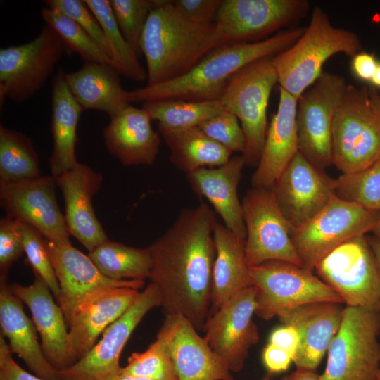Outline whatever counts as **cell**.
<instances>
[{
	"label": "cell",
	"instance_id": "cell-1",
	"mask_svg": "<svg viewBox=\"0 0 380 380\" xmlns=\"http://www.w3.org/2000/svg\"><path fill=\"white\" fill-rule=\"evenodd\" d=\"M216 222L215 213L201 202L182 211L147 247L148 279L159 289L165 315L179 314L197 330L203 329L210 310Z\"/></svg>",
	"mask_w": 380,
	"mask_h": 380
},
{
	"label": "cell",
	"instance_id": "cell-2",
	"mask_svg": "<svg viewBox=\"0 0 380 380\" xmlns=\"http://www.w3.org/2000/svg\"><path fill=\"white\" fill-rule=\"evenodd\" d=\"M304 29L281 30L260 41L222 44L209 51L185 75L128 91L129 101L218 100L234 74L253 62L274 57L287 49L301 36Z\"/></svg>",
	"mask_w": 380,
	"mask_h": 380
},
{
	"label": "cell",
	"instance_id": "cell-3",
	"mask_svg": "<svg viewBox=\"0 0 380 380\" xmlns=\"http://www.w3.org/2000/svg\"><path fill=\"white\" fill-rule=\"evenodd\" d=\"M220 44L214 24L190 21L179 13L172 1L157 0L141 40V52L147 66L146 85L185 75Z\"/></svg>",
	"mask_w": 380,
	"mask_h": 380
},
{
	"label": "cell",
	"instance_id": "cell-4",
	"mask_svg": "<svg viewBox=\"0 0 380 380\" xmlns=\"http://www.w3.org/2000/svg\"><path fill=\"white\" fill-rule=\"evenodd\" d=\"M362 47L355 32L335 27L328 14L315 6L301 36L272 57L279 87L298 99L319 77L327 60L338 53L352 58Z\"/></svg>",
	"mask_w": 380,
	"mask_h": 380
},
{
	"label": "cell",
	"instance_id": "cell-5",
	"mask_svg": "<svg viewBox=\"0 0 380 380\" xmlns=\"http://www.w3.org/2000/svg\"><path fill=\"white\" fill-rule=\"evenodd\" d=\"M332 165L342 174L380 158V94L370 86L346 85L331 129Z\"/></svg>",
	"mask_w": 380,
	"mask_h": 380
},
{
	"label": "cell",
	"instance_id": "cell-6",
	"mask_svg": "<svg viewBox=\"0 0 380 380\" xmlns=\"http://www.w3.org/2000/svg\"><path fill=\"white\" fill-rule=\"evenodd\" d=\"M278 76L272 57L243 67L228 80L220 96L224 108L236 116L245 137L242 156L246 165H258L267 131L270 96Z\"/></svg>",
	"mask_w": 380,
	"mask_h": 380
},
{
	"label": "cell",
	"instance_id": "cell-7",
	"mask_svg": "<svg viewBox=\"0 0 380 380\" xmlns=\"http://www.w3.org/2000/svg\"><path fill=\"white\" fill-rule=\"evenodd\" d=\"M380 312L346 306L327 350L320 380H376L380 369Z\"/></svg>",
	"mask_w": 380,
	"mask_h": 380
},
{
	"label": "cell",
	"instance_id": "cell-8",
	"mask_svg": "<svg viewBox=\"0 0 380 380\" xmlns=\"http://www.w3.org/2000/svg\"><path fill=\"white\" fill-rule=\"evenodd\" d=\"M249 273L255 289V314L265 320L306 304L343 303L337 292L303 266L273 260L249 267Z\"/></svg>",
	"mask_w": 380,
	"mask_h": 380
},
{
	"label": "cell",
	"instance_id": "cell-9",
	"mask_svg": "<svg viewBox=\"0 0 380 380\" xmlns=\"http://www.w3.org/2000/svg\"><path fill=\"white\" fill-rule=\"evenodd\" d=\"M380 212L334 196L315 217L291 234L303 266L313 270L325 256L347 241L372 232Z\"/></svg>",
	"mask_w": 380,
	"mask_h": 380
},
{
	"label": "cell",
	"instance_id": "cell-10",
	"mask_svg": "<svg viewBox=\"0 0 380 380\" xmlns=\"http://www.w3.org/2000/svg\"><path fill=\"white\" fill-rule=\"evenodd\" d=\"M314 270L346 306L380 312V276L366 234L343 243Z\"/></svg>",
	"mask_w": 380,
	"mask_h": 380
},
{
	"label": "cell",
	"instance_id": "cell-11",
	"mask_svg": "<svg viewBox=\"0 0 380 380\" xmlns=\"http://www.w3.org/2000/svg\"><path fill=\"white\" fill-rule=\"evenodd\" d=\"M68 49L45 25L32 41L0 49V103L6 98L23 102L46 83Z\"/></svg>",
	"mask_w": 380,
	"mask_h": 380
},
{
	"label": "cell",
	"instance_id": "cell-12",
	"mask_svg": "<svg viewBox=\"0 0 380 380\" xmlns=\"http://www.w3.org/2000/svg\"><path fill=\"white\" fill-rule=\"evenodd\" d=\"M307 0H222L214 25L221 44L260 41L305 18Z\"/></svg>",
	"mask_w": 380,
	"mask_h": 380
},
{
	"label": "cell",
	"instance_id": "cell-13",
	"mask_svg": "<svg viewBox=\"0 0 380 380\" xmlns=\"http://www.w3.org/2000/svg\"><path fill=\"white\" fill-rule=\"evenodd\" d=\"M241 205L248 267L273 260L303 266L291 239V229L272 189L253 187L245 194Z\"/></svg>",
	"mask_w": 380,
	"mask_h": 380
},
{
	"label": "cell",
	"instance_id": "cell-14",
	"mask_svg": "<svg viewBox=\"0 0 380 380\" xmlns=\"http://www.w3.org/2000/svg\"><path fill=\"white\" fill-rule=\"evenodd\" d=\"M346 85L344 77L323 71L298 100L299 152L323 170L332 165V124Z\"/></svg>",
	"mask_w": 380,
	"mask_h": 380
},
{
	"label": "cell",
	"instance_id": "cell-15",
	"mask_svg": "<svg viewBox=\"0 0 380 380\" xmlns=\"http://www.w3.org/2000/svg\"><path fill=\"white\" fill-rule=\"evenodd\" d=\"M161 303L159 289L151 282L84 356L71 367L58 371L60 380H115L121 373V353L131 334L147 312L160 307Z\"/></svg>",
	"mask_w": 380,
	"mask_h": 380
},
{
	"label": "cell",
	"instance_id": "cell-16",
	"mask_svg": "<svg viewBox=\"0 0 380 380\" xmlns=\"http://www.w3.org/2000/svg\"><path fill=\"white\" fill-rule=\"evenodd\" d=\"M334 180L298 152L272 188L291 234L336 196Z\"/></svg>",
	"mask_w": 380,
	"mask_h": 380
},
{
	"label": "cell",
	"instance_id": "cell-17",
	"mask_svg": "<svg viewBox=\"0 0 380 380\" xmlns=\"http://www.w3.org/2000/svg\"><path fill=\"white\" fill-rule=\"evenodd\" d=\"M255 307V289L251 286L208 315L203 326L205 339L231 372L242 369L250 348L259 340L258 329L253 321Z\"/></svg>",
	"mask_w": 380,
	"mask_h": 380
},
{
	"label": "cell",
	"instance_id": "cell-18",
	"mask_svg": "<svg viewBox=\"0 0 380 380\" xmlns=\"http://www.w3.org/2000/svg\"><path fill=\"white\" fill-rule=\"evenodd\" d=\"M56 184L53 176L0 184V200L8 215L32 227L46 241L68 244L70 233L57 203Z\"/></svg>",
	"mask_w": 380,
	"mask_h": 380
},
{
	"label": "cell",
	"instance_id": "cell-19",
	"mask_svg": "<svg viewBox=\"0 0 380 380\" xmlns=\"http://www.w3.org/2000/svg\"><path fill=\"white\" fill-rule=\"evenodd\" d=\"M60 292L57 301L67 324L75 308L95 293L108 288H143L144 281L114 280L106 277L89 255L70 243L56 244L45 239Z\"/></svg>",
	"mask_w": 380,
	"mask_h": 380
},
{
	"label": "cell",
	"instance_id": "cell-20",
	"mask_svg": "<svg viewBox=\"0 0 380 380\" xmlns=\"http://www.w3.org/2000/svg\"><path fill=\"white\" fill-rule=\"evenodd\" d=\"M159 331L167 344L178 380H234L225 361L179 314L165 315Z\"/></svg>",
	"mask_w": 380,
	"mask_h": 380
},
{
	"label": "cell",
	"instance_id": "cell-21",
	"mask_svg": "<svg viewBox=\"0 0 380 380\" xmlns=\"http://www.w3.org/2000/svg\"><path fill=\"white\" fill-rule=\"evenodd\" d=\"M10 291L29 308L32 321L41 338L44 355L58 371L74 365L69 331L63 312L52 296V292L38 275L29 286L8 285Z\"/></svg>",
	"mask_w": 380,
	"mask_h": 380
},
{
	"label": "cell",
	"instance_id": "cell-22",
	"mask_svg": "<svg viewBox=\"0 0 380 380\" xmlns=\"http://www.w3.org/2000/svg\"><path fill=\"white\" fill-rule=\"evenodd\" d=\"M55 178L63 194L65 207L64 217L70 234L89 252L108 241L92 204V198L103 181L101 175L89 166L78 163Z\"/></svg>",
	"mask_w": 380,
	"mask_h": 380
},
{
	"label": "cell",
	"instance_id": "cell-23",
	"mask_svg": "<svg viewBox=\"0 0 380 380\" xmlns=\"http://www.w3.org/2000/svg\"><path fill=\"white\" fill-rule=\"evenodd\" d=\"M343 308L336 303H314L291 308L278 317L298 332L299 345L293 360L296 369L315 371L340 328Z\"/></svg>",
	"mask_w": 380,
	"mask_h": 380
},
{
	"label": "cell",
	"instance_id": "cell-24",
	"mask_svg": "<svg viewBox=\"0 0 380 380\" xmlns=\"http://www.w3.org/2000/svg\"><path fill=\"white\" fill-rule=\"evenodd\" d=\"M140 291L129 287L99 291L80 303L68 322L72 353L77 362L96 343L106 329L134 303Z\"/></svg>",
	"mask_w": 380,
	"mask_h": 380
},
{
	"label": "cell",
	"instance_id": "cell-25",
	"mask_svg": "<svg viewBox=\"0 0 380 380\" xmlns=\"http://www.w3.org/2000/svg\"><path fill=\"white\" fill-rule=\"evenodd\" d=\"M277 112L272 115L257 168L251 177L253 188L272 189L299 152L296 127L298 99L279 87Z\"/></svg>",
	"mask_w": 380,
	"mask_h": 380
},
{
	"label": "cell",
	"instance_id": "cell-26",
	"mask_svg": "<svg viewBox=\"0 0 380 380\" xmlns=\"http://www.w3.org/2000/svg\"><path fill=\"white\" fill-rule=\"evenodd\" d=\"M148 112L129 105L110 118L103 131L106 148L125 165H152L160 144Z\"/></svg>",
	"mask_w": 380,
	"mask_h": 380
},
{
	"label": "cell",
	"instance_id": "cell-27",
	"mask_svg": "<svg viewBox=\"0 0 380 380\" xmlns=\"http://www.w3.org/2000/svg\"><path fill=\"white\" fill-rule=\"evenodd\" d=\"M246 165L242 156L231 158L217 167H203L187 174V179L198 195L212 204L224 226L245 239L246 229L237 188Z\"/></svg>",
	"mask_w": 380,
	"mask_h": 380
},
{
	"label": "cell",
	"instance_id": "cell-28",
	"mask_svg": "<svg viewBox=\"0 0 380 380\" xmlns=\"http://www.w3.org/2000/svg\"><path fill=\"white\" fill-rule=\"evenodd\" d=\"M22 303L10 291L6 280H1V334L8 339L11 352L21 358L35 375L45 380H60L58 370L44 354L38 341L35 325L24 312Z\"/></svg>",
	"mask_w": 380,
	"mask_h": 380
},
{
	"label": "cell",
	"instance_id": "cell-29",
	"mask_svg": "<svg viewBox=\"0 0 380 380\" xmlns=\"http://www.w3.org/2000/svg\"><path fill=\"white\" fill-rule=\"evenodd\" d=\"M213 238L216 254L213 269L210 315L234 295L253 286L246 261L245 239L217 222L213 228Z\"/></svg>",
	"mask_w": 380,
	"mask_h": 380
},
{
	"label": "cell",
	"instance_id": "cell-30",
	"mask_svg": "<svg viewBox=\"0 0 380 380\" xmlns=\"http://www.w3.org/2000/svg\"><path fill=\"white\" fill-rule=\"evenodd\" d=\"M120 73L112 66L85 61L72 72H65L67 84L83 110L105 112L110 118L130 105L128 91L120 83Z\"/></svg>",
	"mask_w": 380,
	"mask_h": 380
},
{
	"label": "cell",
	"instance_id": "cell-31",
	"mask_svg": "<svg viewBox=\"0 0 380 380\" xmlns=\"http://www.w3.org/2000/svg\"><path fill=\"white\" fill-rule=\"evenodd\" d=\"M63 70L59 69L52 81L53 150L49 166L54 177L78 163L75 154L77 129L83 108L70 91Z\"/></svg>",
	"mask_w": 380,
	"mask_h": 380
},
{
	"label": "cell",
	"instance_id": "cell-32",
	"mask_svg": "<svg viewBox=\"0 0 380 380\" xmlns=\"http://www.w3.org/2000/svg\"><path fill=\"white\" fill-rule=\"evenodd\" d=\"M170 150V160L186 174L197 169L221 166L232 152L207 136L198 127L172 129L158 125Z\"/></svg>",
	"mask_w": 380,
	"mask_h": 380
},
{
	"label": "cell",
	"instance_id": "cell-33",
	"mask_svg": "<svg viewBox=\"0 0 380 380\" xmlns=\"http://www.w3.org/2000/svg\"><path fill=\"white\" fill-rule=\"evenodd\" d=\"M89 256L110 279L144 281L149 277L151 258L147 248H134L108 240L89 252Z\"/></svg>",
	"mask_w": 380,
	"mask_h": 380
},
{
	"label": "cell",
	"instance_id": "cell-34",
	"mask_svg": "<svg viewBox=\"0 0 380 380\" xmlns=\"http://www.w3.org/2000/svg\"><path fill=\"white\" fill-rule=\"evenodd\" d=\"M40 177L38 155L21 132L0 126V184Z\"/></svg>",
	"mask_w": 380,
	"mask_h": 380
},
{
	"label": "cell",
	"instance_id": "cell-35",
	"mask_svg": "<svg viewBox=\"0 0 380 380\" xmlns=\"http://www.w3.org/2000/svg\"><path fill=\"white\" fill-rule=\"evenodd\" d=\"M151 120L172 129L198 127L225 108L220 99L212 101L158 100L143 103Z\"/></svg>",
	"mask_w": 380,
	"mask_h": 380
},
{
	"label": "cell",
	"instance_id": "cell-36",
	"mask_svg": "<svg viewBox=\"0 0 380 380\" xmlns=\"http://www.w3.org/2000/svg\"><path fill=\"white\" fill-rule=\"evenodd\" d=\"M95 15L110 45L115 70L120 75L136 82L148 79L147 72L124 38L108 0H84Z\"/></svg>",
	"mask_w": 380,
	"mask_h": 380
},
{
	"label": "cell",
	"instance_id": "cell-37",
	"mask_svg": "<svg viewBox=\"0 0 380 380\" xmlns=\"http://www.w3.org/2000/svg\"><path fill=\"white\" fill-rule=\"evenodd\" d=\"M41 15L51 27L70 52H75L85 61L108 65L115 69L114 61L94 39L72 18L58 9L44 7Z\"/></svg>",
	"mask_w": 380,
	"mask_h": 380
},
{
	"label": "cell",
	"instance_id": "cell-38",
	"mask_svg": "<svg viewBox=\"0 0 380 380\" xmlns=\"http://www.w3.org/2000/svg\"><path fill=\"white\" fill-rule=\"evenodd\" d=\"M338 198L380 212V158L367 167L334 180Z\"/></svg>",
	"mask_w": 380,
	"mask_h": 380
},
{
	"label": "cell",
	"instance_id": "cell-39",
	"mask_svg": "<svg viewBox=\"0 0 380 380\" xmlns=\"http://www.w3.org/2000/svg\"><path fill=\"white\" fill-rule=\"evenodd\" d=\"M120 374L153 380H178L167 344L160 332L145 351L132 353Z\"/></svg>",
	"mask_w": 380,
	"mask_h": 380
},
{
	"label": "cell",
	"instance_id": "cell-40",
	"mask_svg": "<svg viewBox=\"0 0 380 380\" xmlns=\"http://www.w3.org/2000/svg\"><path fill=\"white\" fill-rule=\"evenodd\" d=\"M157 0H110L118 27L131 49L138 55L149 14Z\"/></svg>",
	"mask_w": 380,
	"mask_h": 380
},
{
	"label": "cell",
	"instance_id": "cell-41",
	"mask_svg": "<svg viewBox=\"0 0 380 380\" xmlns=\"http://www.w3.org/2000/svg\"><path fill=\"white\" fill-rule=\"evenodd\" d=\"M24 252L35 274L39 276L46 284L57 299L60 288L56 272L49 254L45 240L34 228L20 222Z\"/></svg>",
	"mask_w": 380,
	"mask_h": 380
},
{
	"label": "cell",
	"instance_id": "cell-42",
	"mask_svg": "<svg viewBox=\"0 0 380 380\" xmlns=\"http://www.w3.org/2000/svg\"><path fill=\"white\" fill-rule=\"evenodd\" d=\"M207 136L231 152L243 153L245 137L239 120L224 109L198 126Z\"/></svg>",
	"mask_w": 380,
	"mask_h": 380
},
{
	"label": "cell",
	"instance_id": "cell-43",
	"mask_svg": "<svg viewBox=\"0 0 380 380\" xmlns=\"http://www.w3.org/2000/svg\"><path fill=\"white\" fill-rule=\"evenodd\" d=\"M44 2L46 7L58 9L76 22L113 61L101 24L84 0H46Z\"/></svg>",
	"mask_w": 380,
	"mask_h": 380
},
{
	"label": "cell",
	"instance_id": "cell-44",
	"mask_svg": "<svg viewBox=\"0 0 380 380\" xmlns=\"http://www.w3.org/2000/svg\"><path fill=\"white\" fill-rule=\"evenodd\" d=\"M24 252L19 221L9 215L0 221L1 280H6L11 265Z\"/></svg>",
	"mask_w": 380,
	"mask_h": 380
},
{
	"label": "cell",
	"instance_id": "cell-45",
	"mask_svg": "<svg viewBox=\"0 0 380 380\" xmlns=\"http://www.w3.org/2000/svg\"><path fill=\"white\" fill-rule=\"evenodd\" d=\"M222 0H173L175 8L184 17L200 25L214 24Z\"/></svg>",
	"mask_w": 380,
	"mask_h": 380
},
{
	"label": "cell",
	"instance_id": "cell-46",
	"mask_svg": "<svg viewBox=\"0 0 380 380\" xmlns=\"http://www.w3.org/2000/svg\"><path fill=\"white\" fill-rule=\"evenodd\" d=\"M4 336H0V380H45L23 369L13 358Z\"/></svg>",
	"mask_w": 380,
	"mask_h": 380
},
{
	"label": "cell",
	"instance_id": "cell-47",
	"mask_svg": "<svg viewBox=\"0 0 380 380\" xmlns=\"http://www.w3.org/2000/svg\"><path fill=\"white\" fill-rule=\"evenodd\" d=\"M268 343L286 351L293 360L299 345L298 332L293 327L283 325L272 332Z\"/></svg>",
	"mask_w": 380,
	"mask_h": 380
},
{
	"label": "cell",
	"instance_id": "cell-48",
	"mask_svg": "<svg viewBox=\"0 0 380 380\" xmlns=\"http://www.w3.org/2000/svg\"><path fill=\"white\" fill-rule=\"evenodd\" d=\"M378 64L374 54L361 51L352 57L350 68L355 77L370 82Z\"/></svg>",
	"mask_w": 380,
	"mask_h": 380
},
{
	"label": "cell",
	"instance_id": "cell-49",
	"mask_svg": "<svg viewBox=\"0 0 380 380\" xmlns=\"http://www.w3.org/2000/svg\"><path fill=\"white\" fill-rule=\"evenodd\" d=\"M262 362L270 372L279 373L289 369L293 357L286 351L268 343L262 351Z\"/></svg>",
	"mask_w": 380,
	"mask_h": 380
},
{
	"label": "cell",
	"instance_id": "cell-50",
	"mask_svg": "<svg viewBox=\"0 0 380 380\" xmlns=\"http://www.w3.org/2000/svg\"><path fill=\"white\" fill-rule=\"evenodd\" d=\"M289 376V380H320L319 375L315 371L296 369Z\"/></svg>",
	"mask_w": 380,
	"mask_h": 380
},
{
	"label": "cell",
	"instance_id": "cell-51",
	"mask_svg": "<svg viewBox=\"0 0 380 380\" xmlns=\"http://www.w3.org/2000/svg\"><path fill=\"white\" fill-rule=\"evenodd\" d=\"M368 241L372 250L376 264L380 276V240L375 236H367Z\"/></svg>",
	"mask_w": 380,
	"mask_h": 380
},
{
	"label": "cell",
	"instance_id": "cell-52",
	"mask_svg": "<svg viewBox=\"0 0 380 380\" xmlns=\"http://www.w3.org/2000/svg\"><path fill=\"white\" fill-rule=\"evenodd\" d=\"M369 83L375 89H380V62Z\"/></svg>",
	"mask_w": 380,
	"mask_h": 380
},
{
	"label": "cell",
	"instance_id": "cell-53",
	"mask_svg": "<svg viewBox=\"0 0 380 380\" xmlns=\"http://www.w3.org/2000/svg\"><path fill=\"white\" fill-rule=\"evenodd\" d=\"M115 380H153V379L142 377V376H134V375L120 374V375Z\"/></svg>",
	"mask_w": 380,
	"mask_h": 380
},
{
	"label": "cell",
	"instance_id": "cell-54",
	"mask_svg": "<svg viewBox=\"0 0 380 380\" xmlns=\"http://www.w3.org/2000/svg\"><path fill=\"white\" fill-rule=\"evenodd\" d=\"M372 232L374 234V236L380 240V220L372 229Z\"/></svg>",
	"mask_w": 380,
	"mask_h": 380
},
{
	"label": "cell",
	"instance_id": "cell-55",
	"mask_svg": "<svg viewBox=\"0 0 380 380\" xmlns=\"http://www.w3.org/2000/svg\"><path fill=\"white\" fill-rule=\"evenodd\" d=\"M281 380H289V376H284Z\"/></svg>",
	"mask_w": 380,
	"mask_h": 380
},
{
	"label": "cell",
	"instance_id": "cell-56",
	"mask_svg": "<svg viewBox=\"0 0 380 380\" xmlns=\"http://www.w3.org/2000/svg\"><path fill=\"white\" fill-rule=\"evenodd\" d=\"M376 380H380V369H379Z\"/></svg>",
	"mask_w": 380,
	"mask_h": 380
},
{
	"label": "cell",
	"instance_id": "cell-57",
	"mask_svg": "<svg viewBox=\"0 0 380 380\" xmlns=\"http://www.w3.org/2000/svg\"><path fill=\"white\" fill-rule=\"evenodd\" d=\"M264 380H267V378L265 379Z\"/></svg>",
	"mask_w": 380,
	"mask_h": 380
}]
</instances>
